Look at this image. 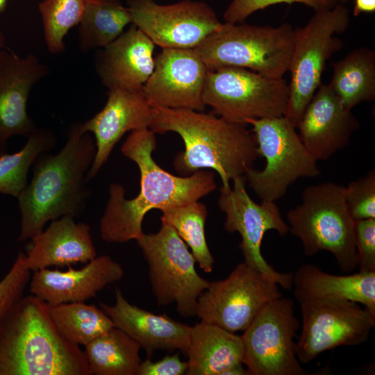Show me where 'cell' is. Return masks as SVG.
<instances>
[{
    "mask_svg": "<svg viewBox=\"0 0 375 375\" xmlns=\"http://www.w3.org/2000/svg\"><path fill=\"white\" fill-rule=\"evenodd\" d=\"M188 362L182 361L178 353L165 356L152 362L149 359L142 361L138 375H181L186 373Z\"/></svg>",
    "mask_w": 375,
    "mask_h": 375,
    "instance_id": "37",
    "label": "cell"
},
{
    "mask_svg": "<svg viewBox=\"0 0 375 375\" xmlns=\"http://www.w3.org/2000/svg\"><path fill=\"white\" fill-rule=\"evenodd\" d=\"M0 375H91L84 351L56 328L47 303L22 297L0 321Z\"/></svg>",
    "mask_w": 375,
    "mask_h": 375,
    "instance_id": "4",
    "label": "cell"
},
{
    "mask_svg": "<svg viewBox=\"0 0 375 375\" xmlns=\"http://www.w3.org/2000/svg\"><path fill=\"white\" fill-rule=\"evenodd\" d=\"M248 370L243 367V364H240L226 369L222 375H247Z\"/></svg>",
    "mask_w": 375,
    "mask_h": 375,
    "instance_id": "39",
    "label": "cell"
},
{
    "mask_svg": "<svg viewBox=\"0 0 375 375\" xmlns=\"http://www.w3.org/2000/svg\"><path fill=\"white\" fill-rule=\"evenodd\" d=\"M47 305L49 315L60 335L78 346H85L115 326L101 309L85 301Z\"/></svg>",
    "mask_w": 375,
    "mask_h": 375,
    "instance_id": "29",
    "label": "cell"
},
{
    "mask_svg": "<svg viewBox=\"0 0 375 375\" xmlns=\"http://www.w3.org/2000/svg\"><path fill=\"white\" fill-rule=\"evenodd\" d=\"M49 72L32 53L21 57L0 49V156L6 153L11 137L27 138L38 128L27 112V101L33 85Z\"/></svg>",
    "mask_w": 375,
    "mask_h": 375,
    "instance_id": "17",
    "label": "cell"
},
{
    "mask_svg": "<svg viewBox=\"0 0 375 375\" xmlns=\"http://www.w3.org/2000/svg\"><path fill=\"white\" fill-rule=\"evenodd\" d=\"M299 303L302 330L294 349L302 363L339 346L365 342L375 326V315L355 301L326 299Z\"/></svg>",
    "mask_w": 375,
    "mask_h": 375,
    "instance_id": "14",
    "label": "cell"
},
{
    "mask_svg": "<svg viewBox=\"0 0 375 375\" xmlns=\"http://www.w3.org/2000/svg\"><path fill=\"white\" fill-rule=\"evenodd\" d=\"M245 124L251 126L260 156L266 161L262 169L251 167L244 175L249 187L262 201L276 202L297 179L320 174L317 161L286 117L247 119Z\"/></svg>",
    "mask_w": 375,
    "mask_h": 375,
    "instance_id": "8",
    "label": "cell"
},
{
    "mask_svg": "<svg viewBox=\"0 0 375 375\" xmlns=\"http://www.w3.org/2000/svg\"><path fill=\"white\" fill-rule=\"evenodd\" d=\"M299 327L290 299L281 297L265 305L241 335L243 365L249 374H307L294 349Z\"/></svg>",
    "mask_w": 375,
    "mask_h": 375,
    "instance_id": "12",
    "label": "cell"
},
{
    "mask_svg": "<svg viewBox=\"0 0 375 375\" xmlns=\"http://www.w3.org/2000/svg\"><path fill=\"white\" fill-rule=\"evenodd\" d=\"M56 142L53 131L37 128L22 149L0 156V193L17 198L28 184V174L36 158L50 151Z\"/></svg>",
    "mask_w": 375,
    "mask_h": 375,
    "instance_id": "30",
    "label": "cell"
},
{
    "mask_svg": "<svg viewBox=\"0 0 375 375\" xmlns=\"http://www.w3.org/2000/svg\"><path fill=\"white\" fill-rule=\"evenodd\" d=\"M115 294V303H100L101 309L117 328L135 340L148 356L156 350H179L187 354L192 326L165 314L156 315L130 303L118 288Z\"/></svg>",
    "mask_w": 375,
    "mask_h": 375,
    "instance_id": "21",
    "label": "cell"
},
{
    "mask_svg": "<svg viewBox=\"0 0 375 375\" xmlns=\"http://www.w3.org/2000/svg\"><path fill=\"white\" fill-rule=\"evenodd\" d=\"M293 27L222 23L194 49L208 70L224 67L248 69L272 78L288 72Z\"/></svg>",
    "mask_w": 375,
    "mask_h": 375,
    "instance_id": "6",
    "label": "cell"
},
{
    "mask_svg": "<svg viewBox=\"0 0 375 375\" xmlns=\"http://www.w3.org/2000/svg\"><path fill=\"white\" fill-rule=\"evenodd\" d=\"M161 212V223L171 225L190 247L200 268L206 273L211 272L215 260L206 238L205 224L208 211L205 205L195 201L165 208Z\"/></svg>",
    "mask_w": 375,
    "mask_h": 375,
    "instance_id": "31",
    "label": "cell"
},
{
    "mask_svg": "<svg viewBox=\"0 0 375 375\" xmlns=\"http://www.w3.org/2000/svg\"><path fill=\"white\" fill-rule=\"evenodd\" d=\"M8 0H0V13L2 12L6 6ZM5 46V37L0 31V49L4 48Z\"/></svg>",
    "mask_w": 375,
    "mask_h": 375,
    "instance_id": "40",
    "label": "cell"
},
{
    "mask_svg": "<svg viewBox=\"0 0 375 375\" xmlns=\"http://www.w3.org/2000/svg\"><path fill=\"white\" fill-rule=\"evenodd\" d=\"M132 24L128 6L121 0H84L78 22V42L80 49L88 52L103 48Z\"/></svg>",
    "mask_w": 375,
    "mask_h": 375,
    "instance_id": "28",
    "label": "cell"
},
{
    "mask_svg": "<svg viewBox=\"0 0 375 375\" xmlns=\"http://www.w3.org/2000/svg\"><path fill=\"white\" fill-rule=\"evenodd\" d=\"M31 241L25 262L31 272L87 263L97 256L90 226L76 223L71 215L51 221L49 226Z\"/></svg>",
    "mask_w": 375,
    "mask_h": 375,
    "instance_id": "23",
    "label": "cell"
},
{
    "mask_svg": "<svg viewBox=\"0 0 375 375\" xmlns=\"http://www.w3.org/2000/svg\"><path fill=\"white\" fill-rule=\"evenodd\" d=\"M154 43L135 25L99 51L95 68L102 84L115 88H143L155 67Z\"/></svg>",
    "mask_w": 375,
    "mask_h": 375,
    "instance_id": "22",
    "label": "cell"
},
{
    "mask_svg": "<svg viewBox=\"0 0 375 375\" xmlns=\"http://www.w3.org/2000/svg\"><path fill=\"white\" fill-rule=\"evenodd\" d=\"M96 154L94 139L74 122L57 153H40L32 165L31 181L17 198L21 214L19 241L31 240L46 224L65 215L79 217L91 192L88 174Z\"/></svg>",
    "mask_w": 375,
    "mask_h": 375,
    "instance_id": "2",
    "label": "cell"
},
{
    "mask_svg": "<svg viewBox=\"0 0 375 375\" xmlns=\"http://www.w3.org/2000/svg\"><path fill=\"white\" fill-rule=\"evenodd\" d=\"M155 134L149 128L133 131L122 146V154L139 168L140 187L135 197L126 199L121 184L110 185L99 223L101 238L106 242L137 240L144 233L142 224L149 211L199 201L217 188L212 172L200 169L178 176L162 169L152 157L156 148Z\"/></svg>",
    "mask_w": 375,
    "mask_h": 375,
    "instance_id": "1",
    "label": "cell"
},
{
    "mask_svg": "<svg viewBox=\"0 0 375 375\" xmlns=\"http://www.w3.org/2000/svg\"><path fill=\"white\" fill-rule=\"evenodd\" d=\"M349 9L342 3L315 11L308 23L294 30L289 97L284 116L295 126L322 83L328 60L343 47L336 35L349 26Z\"/></svg>",
    "mask_w": 375,
    "mask_h": 375,
    "instance_id": "7",
    "label": "cell"
},
{
    "mask_svg": "<svg viewBox=\"0 0 375 375\" xmlns=\"http://www.w3.org/2000/svg\"><path fill=\"white\" fill-rule=\"evenodd\" d=\"M302 201L287 213L289 231L302 242L303 253L312 256L330 252L344 272L358 267L355 220L345 199V187L324 182L306 187Z\"/></svg>",
    "mask_w": 375,
    "mask_h": 375,
    "instance_id": "5",
    "label": "cell"
},
{
    "mask_svg": "<svg viewBox=\"0 0 375 375\" xmlns=\"http://www.w3.org/2000/svg\"><path fill=\"white\" fill-rule=\"evenodd\" d=\"M151 103L143 88H115L108 90L103 108L85 123V132L94 137L96 154L88 174L92 179L108 160L117 142L128 131L149 128Z\"/></svg>",
    "mask_w": 375,
    "mask_h": 375,
    "instance_id": "18",
    "label": "cell"
},
{
    "mask_svg": "<svg viewBox=\"0 0 375 375\" xmlns=\"http://www.w3.org/2000/svg\"><path fill=\"white\" fill-rule=\"evenodd\" d=\"M136 241L148 264L158 304L175 303L181 316H195L198 298L210 282L197 273L196 260L176 230L162 223L157 233H143Z\"/></svg>",
    "mask_w": 375,
    "mask_h": 375,
    "instance_id": "9",
    "label": "cell"
},
{
    "mask_svg": "<svg viewBox=\"0 0 375 375\" xmlns=\"http://www.w3.org/2000/svg\"><path fill=\"white\" fill-rule=\"evenodd\" d=\"M149 129L154 133H178L185 149L176 154L174 167L182 176L198 170L216 171L222 187L253 167L260 158L255 135L246 124L188 108H169L151 104Z\"/></svg>",
    "mask_w": 375,
    "mask_h": 375,
    "instance_id": "3",
    "label": "cell"
},
{
    "mask_svg": "<svg viewBox=\"0 0 375 375\" xmlns=\"http://www.w3.org/2000/svg\"><path fill=\"white\" fill-rule=\"evenodd\" d=\"M345 199L354 220L375 219V170L349 183Z\"/></svg>",
    "mask_w": 375,
    "mask_h": 375,
    "instance_id": "33",
    "label": "cell"
},
{
    "mask_svg": "<svg viewBox=\"0 0 375 375\" xmlns=\"http://www.w3.org/2000/svg\"><path fill=\"white\" fill-rule=\"evenodd\" d=\"M84 347L91 375H138L141 347L116 326Z\"/></svg>",
    "mask_w": 375,
    "mask_h": 375,
    "instance_id": "27",
    "label": "cell"
},
{
    "mask_svg": "<svg viewBox=\"0 0 375 375\" xmlns=\"http://www.w3.org/2000/svg\"><path fill=\"white\" fill-rule=\"evenodd\" d=\"M84 7V0H44L38 5L44 38L50 53L65 51L64 38L78 25Z\"/></svg>",
    "mask_w": 375,
    "mask_h": 375,
    "instance_id": "32",
    "label": "cell"
},
{
    "mask_svg": "<svg viewBox=\"0 0 375 375\" xmlns=\"http://www.w3.org/2000/svg\"><path fill=\"white\" fill-rule=\"evenodd\" d=\"M31 276V272L25 262V253L21 251L10 270L0 281V321L23 297Z\"/></svg>",
    "mask_w": 375,
    "mask_h": 375,
    "instance_id": "34",
    "label": "cell"
},
{
    "mask_svg": "<svg viewBox=\"0 0 375 375\" xmlns=\"http://www.w3.org/2000/svg\"><path fill=\"white\" fill-rule=\"evenodd\" d=\"M128 8L132 24L162 49H194L222 25L213 9L199 1L128 0Z\"/></svg>",
    "mask_w": 375,
    "mask_h": 375,
    "instance_id": "15",
    "label": "cell"
},
{
    "mask_svg": "<svg viewBox=\"0 0 375 375\" xmlns=\"http://www.w3.org/2000/svg\"><path fill=\"white\" fill-rule=\"evenodd\" d=\"M350 0H335L336 3H342V4L348 2Z\"/></svg>",
    "mask_w": 375,
    "mask_h": 375,
    "instance_id": "41",
    "label": "cell"
},
{
    "mask_svg": "<svg viewBox=\"0 0 375 375\" xmlns=\"http://www.w3.org/2000/svg\"><path fill=\"white\" fill-rule=\"evenodd\" d=\"M122 267L110 256H97L85 266L66 271L42 269L33 272L29 290L47 304L85 301L94 297L107 285L119 281Z\"/></svg>",
    "mask_w": 375,
    "mask_h": 375,
    "instance_id": "20",
    "label": "cell"
},
{
    "mask_svg": "<svg viewBox=\"0 0 375 375\" xmlns=\"http://www.w3.org/2000/svg\"><path fill=\"white\" fill-rule=\"evenodd\" d=\"M188 375H222L230 367L243 364L241 335L201 322L192 326Z\"/></svg>",
    "mask_w": 375,
    "mask_h": 375,
    "instance_id": "25",
    "label": "cell"
},
{
    "mask_svg": "<svg viewBox=\"0 0 375 375\" xmlns=\"http://www.w3.org/2000/svg\"><path fill=\"white\" fill-rule=\"evenodd\" d=\"M208 70L194 49H162L143 91L151 104L203 111Z\"/></svg>",
    "mask_w": 375,
    "mask_h": 375,
    "instance_id": "16",
    "label": "cell"
},
{
    "mask_svg": "<svg viewBox=\"0 0 375 375\" xmlns=\"http://www.w3.org/2000/svg\"><path fill=\"white\" fill-rule=\"evenodd\" d=\"M294 294L299 303L312 300L346 299L364 305L375 315V272L333 275L318 266L305 264L292 274Z\"/></svg>",
    "mask_w": 375,
    "mask_h": 375,
    "instance_id": "24",
    "label": "cell"
},
{
    "mask_svg": "<svg viewBox=\"0 0 375 375\" xmlns=\"http://www.w3.org/2000/svg\"><path fill=\"white\" fill-rule=\"evenodd\" d=\"M303 3L315 10L329 8L337 3L335 0H233L224 12L225 22L242 23L253 12L278 3Z\"/></svg>",
    "mask_w": 375,
    "mask_h": 375,
    "instance_id": "35",
    "label": "cell"
},
{
    "mask_svg": "<svg viewBox=\"0 0 375 375\" xmlns=\"http://www.w3.org/2000/svg\"><path fill=\"white\" fill-rule=\"evenodd\" d=\"M288 97L283 78L234 67L208 70L203 92L204 104L215 115L243 124L247 119L284 115Z\"/></svg>",
    "mask_w": 375,
    "mask_h": 375,
    "instance_id": "10",
    "label": "cell"
},
{
    "mask_svg": "<svg viewBox=\"0 0 375 375\" xmlns=\"http://www.w3.org/2000/svg\"><path fill=\"white\" fill-rule=\"evenodd\" d=\"M375 10V0H355L353 15L358 16L362 12H372Z\"/></svg>",
    "mask_w": 375,
    "mask_h": 375,
    "instance_id": "38",
    "label": "cell"
},
{
    "mask_svg": "<svg viewBox=\"0 0 375 375\" xmlns=\"http://www.w3.org/2000/svg\"><path fill=\"white\" fill-rule=\"evenodd\" d=\"M232 181V187L219 189L218 205L225 214V230L240 235L239 247L244 262L284 289H292V274L276 271L261 253L262 239L267 231L274 230L281 235L289 231L288 225L283 219L278 206L274 201L255 202L247 192L244 176L235 177Z\"/></svg>",
    "mask_w": 375,
    "mask_h": 375,
    "instance_id": "13",
    "label": "cell"
},
{
    "mask_svg": "<svg viewBox=\"0 0 375 375\" xmlns=\"http://www.w3.org/2000/svg\"><path fill=\"white\" fill-rule=\"evenodd\" d=\"M359 272H375V219L355 220Z\"/></svg>",
    "mask_w": 375,
    "mask_h": 375,
    "instance_id": "36",
    "label": "cell"
},
{
    "mask_svg": "<svg viewBox=\"0 0 375 375\" xmlns=\"http://www.w3.org/2000/svg\"><path fill=\"white\" fill-rule=\"evenodd\" d=\"M281 297L275 281L243 262L226 278L209 283L198 298L196 315L228 331H244L265 305Z\"/></svg>",
    "mask_w": 375,
    "mask_h": 375,
    "instance_id": "11",
    "label": "cell"
},
{
    "mask_svg": "<svg viewBox=\"0 0 375 375\" xmlns=\"http://www.w3.org/2000/svg\"><path fill=\"white\" fill-rule=\"evenodd\" d=\"M329 85L347 110L375 99V51L360 47L332 64Z\"/></svg>",
    "mask_w": 375,
    "mask_h": 375,
    "instance_id": "26",
    "label": "cell"
},
{
    "mask_svg": "<svg viewBox=\"0 0 375 375\" xmlns=\"http://www.w3.org/2000/svg\"><path fill=\"white\" fill-rule=\"evenodd\" d=\"M360 124L346 109L329 83H321L296 128L313 158L326 160L349 144Z\"/></svg>",
    "mask_w": 375,
    "mask_h": 375,
    "instance_id": "19",
    "label": "cell"
}]
</instances>
